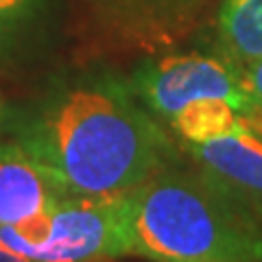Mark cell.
Here are the masks:
<instances>
[{"label": "cell", "instance_id": "cell-2", "mask_svg": "<svg viewBox=\"0 0 262 262\" xmlns=\"http://www.w3.org/2000/svg\"><path fill=\"white\" fill-rule=\"evenodd\" d=\"M131 241L153 262H262V227L199 170L162 168L131 192Z\"/></svg>", "mask_w": 262, "mask_h": 262}, {"label": "cell", "instance_id": "cell-12", "mask_svg": "<svg viewBox=\"0 0 262 262\" xmlns=\"http://www.w3.org/2000/svg\"><path fill=\"white\" fill-rule=\"evenodd\" d=\"M253 125H256V129L262 134V112H258L256 116H253Z\"/></svg>", "mask_w": 262, "mask_h": 262}, {"label": "cell", "instance_id": "cell-11", "mask_svg": "<svg viewBox=\"0 0 262 262\" xmlns=\"http://www.w3.org/2000/svg\"><path fill=\"white\" fill-rule=\"evenodd\" d=\"M0 262H33V260H29V258L20 256V253L11 251L9 247H5V245L0 243Z\"/></svg>", "mask_w": 262, "mask_h": 262}, {"label": "cell", "instance_id": "cell-7", "mask_svg": "<svg viewBox=\"0 0 262 262\" xmlns=\"http://www.w3.org/2000/svg\"><path fill=\"white\" fill-rule=\"evenodd\" d=\"M256 114H245L225 98H199L170 118V127L186 144H201L238 134L253 125Z\"/></svg>", "mask_w": 262, "mask_h": 262}, {"label": "cell", "instance_id": "cell-8", "mask_svg": "<svg viewBox=\"0 0 262 262\" xmlns=\"http://www.w3.org/2000/svg\"><path fill=\"white\" fill-rule=\"evenodd\" d=\"M219 46L236 66L262 59V0H223Z\"/></svg>", "mask_w": 262, "mask_h": 262}, {"label": "cell", "instance_id": "cell-10", "mask_svg": "<svg viewBox=\"0 0 262 262\" xmlns=\"http://www.w3.org/2000/svg\"><path fill=\"white\" fill-rule=\"evenodd\" d=\"M35 0H0V27L20 20L24 13L31 11Z\"/></svg>", "mask_w": 262, "mask_h": 262}, {"label": "cell", "instance_id": "cell-5", "mask_svg": "<svg viewBox=\"0 0 262 262\" xmlns=\"http://www.w3.org/2000/svg\"><path fill=\"white\" fill-rule=\"evenodd\" d=\"M196 170L262 227V134L256 127L201 144H186Z\"/></svg>", "mask_w": 262, "mask_h": 262}, {"label": "cell", "instance_id": "cell-6", "mask_svg": "<svg viewBox=\"0 0 262 262\" xmlns=\"http://www.w3.org/2000/svg\"><path fill=\"white\" fill-rule=\"evenodd\" d=\"M63 196L68 194L22 142L0 144V227L37 223Z\"/></svg>", "mask_w": 262, "mask_h": 262}, {"label": "cell", "instance_id": "cell-3", "mask_svg": "<svg viewBox=\"0 0 262 262\" xmlns=\"http://www.w3.org/2000/svg\"><path fill=\"white\" fill-rule=\"evenodd\" d=\"M131 192L68 194L37 223L0 227V243L33 262H96L134 253Z\"/></svg>", "mask_w": 262, "mask_h": 262}, {"label": "cell", "instance_id": "cell-1", "mask_svg": "<svg viewBox=\"0 0 262 262\" xmlns=\"http://www.w3.org/2000/svg\"><path fill=\"white\" fill-rule=\"evenodd\" d=\"M66 194L131 192L166 166L170 144L114 83H83L44 105L22 140Z\"/></svg>", "mask_w": 262, "mask_h": 262}, {"label": "cell", "instance_id": "cell-9", "mask_svg": "<svg viewBox=\"0 0 262 262\" xmlns=\"http://www.w3.org/2000/svg\"><path fill=\"white\" fill-rule=\"evenodd\" d=\"M238 68H241L243 88L247 92L251 105L256 107V112H262V59L243 63Z\"/></svg>", "mask_w": 262, "mask_h": 262}, {"label": "cell", "instance_id": "cell-4", "mask_svg": "<svg viewBox=\"0 0 262 262\" xmlns=\"http://www.w3.org/2000/svg\"><path fill=\"white\" fill-rule=\"evenodd\" d=\"M136 88L149 110L166 120L199 98H225L245 114H258L243 88L241 68L227 57L166 55L138 70Z\"/></svg>", "mask_w": 262, "mask_h": 262}, {"label": "cell", "instance_id": "cell-14", "mask_svg": "<svg viewBox=\"0 0 262 262\" xmlns=\"http://www.w3.org/2000/svg\"><path fill=\"white\" fill-rule=\"evenodd\" d=\"M96 262H112V258H103V260H96Z\"/></svg>", "mask_w": 262, "mask_h": 262}, {"label": "cell", "instance_id": "cell-13", "mask_svg": "<svg viewBox=\"0 0 262 262\" xmlns=\"http://www.w3.org/2000/svg\"><path fill=\"white\" fill-rule=\"evenodd\" d=\"M5 120V101H3V94H0V125Z\"/></svg>", "mask_w": 262, "mask_h": 262}]
</instances>
